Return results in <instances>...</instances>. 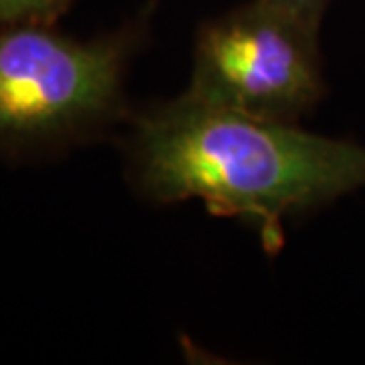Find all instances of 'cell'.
<instances>
[{"instance_id": "6da1fadb", "label": "cell", "mask_w": 365, "mask_h": 365, "mask_svg": "<svg viewBox=\"0 0 365 365\" xmlns=\"http://www.w3.org/2000/svg\"><path fill=\"white\" fill-rule=\"evenodd\" d=\"M128 167L157 203L203 201L252 225L266 248L284 220L365 187V148L201 104L189 93L130 114Z\"/></svg>"}, {"instance_id": "7a4b0ae2", "label": "cell", "mask_w": 365, "mask_h": 365, "mask_svg": "<svg viewBox=\"0 0 365 365\" xmlns=\"http://www.w3.org/2000/svg\"><path fill=\"white\" fill-rule=\"evenodd\" d=\"M143 29L81 41L55 25H0V153L86 143L130 118L126 73Z\"/></svg>"}, {"instance_id": "3957f363", "label": "cell", "mask_w": 365, "mask_h": 365, "mask_svg": "<svg viewBox=\"0 0 365 365\" xmlns=\"http://www.w3.org/2000/svg\"><path fill=\"white\" fill-rule=\"evenodd\" d=\"M317 23L250 0L199 29L185 93L242 116L299 124L323 96Z\"/></svg>"}, {"instance_id": "277c9868", "label": "cell", "mask_w": 365, "mask_h": 365, "mask_svg": "<svg viewBox=\"0 0 365 365\" xmlns=\"http://www.w3.org/2000/svg\"><path fill=\"white\" fill-rule=\"evenodd\" d=\"M71 2L73 0H0V25H55V21L71 6Z\"/></svg>"}, {"instance_id": "5b68a950", "label": "cell", "mask_w": 365, "mask_h": 365, "mask_svg": "<svg viewBox=\"0 0 365 365\" xmlns=\"http://www.w3.org/2000/svg\"><path fill=\"white\" fill-rule=\"evenodd\" d=\"M276 2L290 9L292 13L304 16L307 21L317 23V25H319L321 13H323V9H325L327 4V0H276Z\"/></svg>"}]
</instances>
